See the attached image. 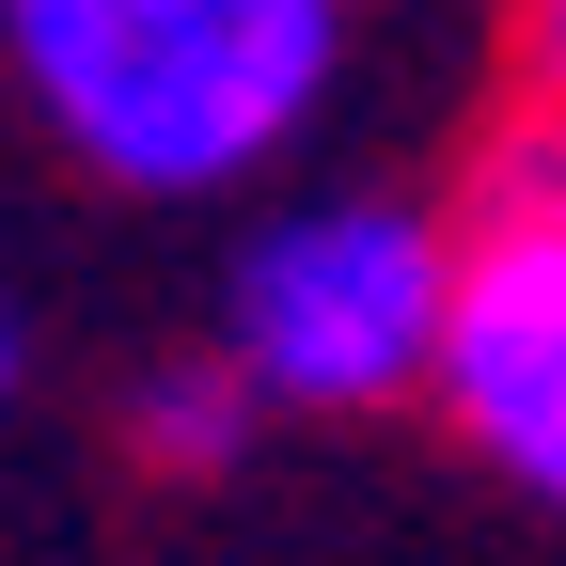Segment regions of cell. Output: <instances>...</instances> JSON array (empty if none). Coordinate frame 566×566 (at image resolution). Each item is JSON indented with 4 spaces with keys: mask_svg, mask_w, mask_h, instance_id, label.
Instances as JSON below:
<instances>
[{
    "mask_svg": "<svg viewBox=\"0 0 566 566\" xmlns=\"http://www.w3.org/2000/svg\"><path fill=\"white\" fill-rule=\"evenodd\" d=\"M0 80L95 189L205 205L315 142L346 95V0H0Z\"/></svg>",
    "mask_w": 566,
    "mask_h": 566,
    "instance_id": "obj_1",
    "label": "cell"
},
{
    "mask_svg": "<svg viewBox=\"0 0 566 566\" xmlns=\"http://www.w3.org/2000/svg\"><path fill=\"white\" fill-rule=\"evenodd\" d=\"M441 315H457V205H409V189H300L221 268V346L283 424L424 409Z\"/></svg>",
    "mask_w": 566,
    "mask_h": 566,
    "instance_id": "obj_2",
    "label": "cell"
},
{
    "mask_svg": "<svg viewBox=\"0 0 566 566\" xmlns=\"http://www.w3.org/2000/svg\"><path fill=\"white\" fill-rule=\"evenodd\" d=\"M424 409L472 472L566 520V142L535 126H488V174L457 189V315Z\"/></svg>",
    "mask_w": 566,
    "mask_h": 566,
    "instance_id": "obj_3",
    "label": "cell"
},
{
    "mask_svg": "<svg viewBox=\"0 0 566 566\" xmlns=\"http://www.w3.org/2000/svg\"><path fill=\"white\" fill-rule=\"evenodd\" d=\"M252 424H283V409L237 378V346H205V363H158V378L126 394V457L174 472V488H221V472L252 457Z\"/></svg>",
    "mask_w": 566,
    "mask_h": 566,
    "instance_id": "obj_4",
    "label": "cell"
},
{
    "mask_svg": "<svg viewBox=\"0 0 566 566\" xmlns=\"http://www.w3.org/2000/svg\"><path fill=\"white\" fill-rule=\"evenodd\" d=\"M504 126L566 142V0H504Z\"/></svg>",
    "mask_w": 566,
    "mask_h": 566,
    "instance_id": "obj_5",
    "label": "cell"
},
{
    "mask_svg": "<svg viewBox=\"0 0 566 566\" xmlns=\"http://www.w3.org/2000/svg\"><path fill=\"white\" fill-rule=\"evenodd\" d=\"M17 363H32V331H17V283H0V394H17Z\"/></svg>",
    "mask_w": 566,
    "mask_h": 566,
    "instance_id": "obj_6",
    "label": "cell"
}]
</instances>
